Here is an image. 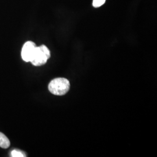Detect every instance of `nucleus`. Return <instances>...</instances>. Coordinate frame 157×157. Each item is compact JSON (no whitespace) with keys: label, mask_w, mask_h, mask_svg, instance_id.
<instances>
[{"label":"nucleus","mask_w":157,"mask_h":157,"mask_svg":"<svg viewBox=\"0 0 157 157\" xmlns=\"http://www.w3.org/2000/svg\"><path fill=\"white\" fill-rule=\"evenodd\" d=\"M69 89L70 83L69 80L63 78H54L48 84V90L54 95H65Z\"/></svg>","instance_id":"1"},{"label":"nucleus","mask_w":157,"mask_h":157,"mask_svg":"<svg viewBox=\"0 0 157 157\" xmlns=\"http://www.w3.org/2000/svg\"><path fill=\"white\" fill-rule=\"evenodd\" d=\"M50 51L44 45L36 47L33 58L30 62L34 66L40 67L44 65L50 57Z\"/></svg>","instance_id":"2"},{"label":"nucleus","mask_w":157,"mask_h":157,"mask_svg":"<svg viewBox=\"0 0 157 157\" xmlns=\"http://www.w3.org/2000/svg\"><path fill=\"white\" fill-rule=\"evenodd\" d=\"M36 45L33 41H27L22 47L21 56L23 60L25 62H30L33 58Z\"/></svg>","instance_id":"3"},{"label":"nucleus","mask_w":157,"mask_h":157,"mask_svg":"<svg viewBox=\"0 0 157 157\" xmlns=\"http://www.w3.org/2000/svg\"><path fill=\"white\" fill-rule=\"evenodd\" d=\"M10 141L6 135L0 132V147L2 148L6 149L10 146Z\"/></svg>","instance_id":"4"},{"label":"nucleus","mask_w":157,"mask_h":157,"mask_svg":"<svg viewBox=\"0 0 157 157\" xmlns=\"http://www.w3.org/2000/svg\"><path fill=\"white\" fill-rule=\"evenodd\" d=\"M11 156L12 157H26L25 154L20 150H13L11 153Z\"/></svg>","instance_id":"5"},{"label":"nucleus","mask_w":157,"mask_h":157,"mask_svg":"<svg viewBox=\"0 0 157 157\" xmlns=\"http://www.w3.org/2000/svg\"><path fill=\"white\" fill-rule=\"evenodd\" d=\"M106 0H93V6L94 8H98L104 4Z\"/></svg>","instance_id":"6"}]
</instances>
